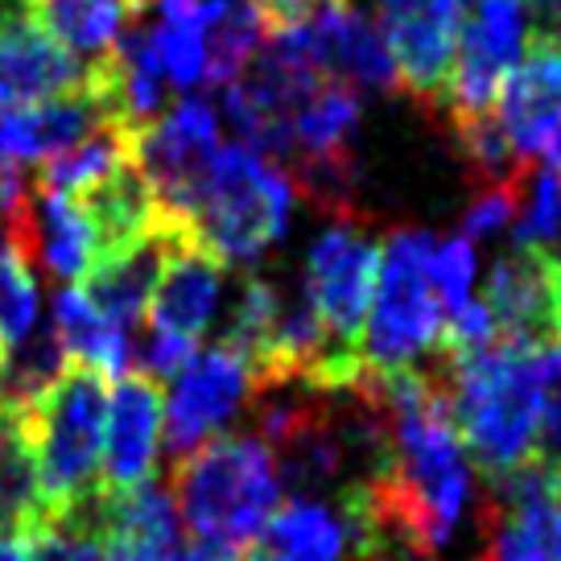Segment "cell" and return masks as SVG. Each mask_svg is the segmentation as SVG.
Here are the masks:
<instances>
[{"instance_id":"d6986e66","label":"cell","mask_w":561,"mask_h":561,"mask_svg":"<svg viewBox=\"0 0 561 561\" xmlns=\"http://www.w3.org/2000/svg\"><path fill=\"white\" fill-rule=\"evenodd\" d=\"M182 545V516L170 488L153 479L128 491L104 488L107 561H178Z\"/></svg>"},{"instance_id":"ffe728a7","label":"cell","mask_w":561,"mask_h":561,"mask_svg":"<svg viewBox=\"0 0 561 561\" xmlns=\"http://www.w3.org/2000/svg\"><path fill=\"white\" fill-rule=\"evenodd\" d=\"M355 533L339 500L294 495L248 541L244 561H347Z\"/></svg>"},{"instance_id":"f1b7e54d","label":"cell","mask_w":561,"mask_h":561,"mask_svg":"<svg viewBox=\"0 0 561 561\" xmlns=\"http://www.w3.org/2000/svg\"><path fill=\"white\" fill-rule=\"evenodd\" d=\"M520 207H516V248H545L553 252L561 240V170L541 165L520 186Z\"/></svg>"},{"instance_id":"30bf717a","label":"cell","mask_w":561,"mask_h":561,"mask_svg":"<svg viewBox=\"0 0 561 561\" xmlns=\"http://www.w3.org/2000/svg\"><path fill=\"white\" fill-rule=\"evenodd\" d=\"M462 9L467 0H380V34L397 62V79L430 112H438L455 67Z\"/></svg>"},{"instance_id":"8fae6325","label":"cell","mask_w":561,"mask_h":561,"mask_svg":"<svg viewBox=\"0 0 561 561\" xmlns=\"http://www.w3.org/2000/svg\"><path fill=\"white\" fill-rule=\"evenodd\" d=\"M495 121L520 161L561 170V42L533 37L495 95Z\"/></svg>"},{"instance_id":"7a4b0ae2","label":"cell","mask_w":561,"mask_h":561,"mask_svg":"<svg viewBox=\"0 0 561 561\" xmlns=\"http://www.w3.org/2000/svg\"><path fill=\"white\" fill-rule=\"evenodd\" d=\"M280 471L256 434H215L170 467L178 516L198 541L244 549L280 508Z\"/></svg>"},{"instance_id":"cb8c5ba5","label":"cell","mask_w":561,"mask_h":561,"mask_svg":"<svg viewBox=\"0 0 561 561\" xmlns=\"http://www.w3.org/2000/svg\"><path fill=\"white\" fill-rule=\"evenodd\" d=\"M30 13L62 50L100 62L116 50L137 9L128 0H30Z\"/></svg>"},{"instance_id":"277c9868","label":"cell","mask_w":561,"mask_h":561,"mask_svg":"<svg viewBox=\"0 0 561 561\" xmlns=\"http://www.w3.org/2000/svg\"><path fill=\"white\" fill-rule=\"evenodd\" d=\"M294 178L244 145H224L194 203V240L224 264H256L294 219Z\"/></svg>"},{"instance_id":"9c48e42d","label":"cell","mask_w":561,"mask_h":561,"mask_svg":"<svg viewBox=\"0 0 561 561\" xmlns=\"http://www.w3.org/2000/svg\"><path fill=\"white\" fill-rule=\"evenodd\" d=\"M248 368L231 347L194 351L191 359L170 376V397H161V421H165V450L170 458H186L203 442L224 434L231 421L244 413L248 401Z\"/></svg>"},{"instance_id":"4316f807","label":"cell","mask_w":561,"mask_h":561,"mask_svg":"<svg viewBox=\"0 0 561 561\" xmlns=\"http://www.w3.org/2000/svg\"><path fill=\"white\" fill-rule=\"evenodd\" d=\"M37 277L0 224V347L9 351L37 327Z\"/></svg>"},{"instance_id":"8992f818","label":"cell","mask_w":561,"mask_h":561,"mask_svg":"<svg viewBox=\"0 0 561 561\" xmlns=\"http://www.w3.org/2000/svg\"><path fill=\"white\" fill-rule=\"evenodd\" d=\"M376 273H380V244L368 236V228H359L355 215H339L310 244L301 289H306L310 310L318 314L322 334L343 355H359L355 347L368 322Z\"/></svg>"},{"instance_id":"5bb4252c","label":"cell","mask_w":561,"mask_h":561,"mask_svg":"<svg viewBox=\"0 0 561 561\" xmlns=\"http://www.w3.org/2000/svg\"><path fill=\"white\" fill-rule=\"evenodd\" d=\"M91 62L54 42L30 0H0V107L37 104L88 83Z\"/></svg>"},{"instance_id":"7402d4cb","label":"cell","mask_w":561,"mask_h":561,"mask_svg":"<svg viewBox=\"0 0 561 561\" xmlns=\"http://www.w3.org/2000/svg\"><path fill=\"white\" fill-rule=\"evenodd\" d=\"M474 516L483 549L471 561H561V491L512 508L479 504Z\"/></svg>"},{"instance_id":"f546056e","label":"cell","mask_w":561,"mask_h":561,"mask_svg":"<svg viewBox=\"0 0 561 561\" xmlns=\"http://www.w3.org/2000/svg\"><path fill=\"white\" fill-rule=\"evenodd\" d=\"M430 285L438 294L442 310L450 314L462 301H471V285H474V244L467 236H450V240H434V252H430Z\"/></svg>"},{"instance_id":"4dcf8cb0","label":"cell","mask_w":561,"mask_h":561,"mask_svg":"<svg viewBox=\"0 0 561 561\" xmlns=\"http://www.w3.org/2000/svg\"><path fill=\"white\" fill-rule=\"evenodd\" d=\"M520 186H479V194L462 210V231L458 236H467L471 244H479V240H495L500 231H508L516 224Z\"/></svg>"},{"instance_id":"4fadbf2b","label":"cell","mask_w":561,"mask_h":561,"mask_svg":"<svg viewBox=\"0 0 561 561\" xmlns=\"http://www.w3.org/2000/svg\"><path fill=\"white\" fill-rule=\"evenodd\" d=\"M294 42L301 46V54L310 58V67L322 75V79H339L355 88L359 95L364 91H392L401 88L397 79V62L388 54V42L380 34V25L351 9L347 0L343 4H327L318 9L310 21H301L289 30Z\"/></svg>"},{"instance_id":"e0dca14e","label":"cell","mask_w":561,"mask_h":561,"mask_svg":"<svg viewBox=\"0 0 561 561\" xmlns=\"http://www.w3.org/2000/svg\"><path fill=\"white\" fill-rule=\"evenodd\" d=\"M161 455V392L158 380L124 371L107 397L104 425V488L128 491L149 483Z\"/></svg>"},{"instance_id":"e575fe53","label":"cell","mask_w":561,"mask_h":561,"mask_svg":"<svg viewBox=\"0 0 561 561\" xmlns=\"http://www.w3.org/2000/svg\"><path fill=\"white\" fill-rule=\"evenodd\" d=\"M128 4H133V9H140V4H145V0H128Z\"/></svg>"},{"instance_id":"ba28073f","label":"cell","mask_w":561,"mask_h":561,"mask_svg":"<svg viewBox=\"0 0 561 561\" xmlns=\"http://www.w3.org/2000/svg\"><path fill=\"white\" fill-rule=\"evenodd\" d=\"M219 116L207 100L186 95L165 116H153L133 133V158L158 194L165 215L191 224L210 165L219 158Z\"/></svg>"},{"instance_id":"44dd1931","label":"cell","mask_w":561,"mask_h":561,"mask_svg":"<svg viewBox=\"0 0 561 561\" xmlns=\"http://www.w3.org/2000/svg\"><path fill=\"white\" fill-rule=\"evenodd\" d=\"M75 203L88 215L91 231H95V244H100V256L140 244V240H149L161 228V203L153 186H149V178L140 174L137 158L121 161L91 191L75 194Z\"/></svg>"},{"instance_id":"484cf974","label":"cell","mask_w":561,"mask_h":561,"mask_svg":"<svg viewBox=\"0 0 561 561\" xmlns=\"http://www.w3.org/2000/svg\"><path fill=\"white\" fill-rule=\"evenodd\" d=\"M25 549L30 561H107L104 488L70 508L50 512L42 525L25 533Z\"/></svg>"},{"instance_id":"1f68e13d","label":"cell","mask_w":561,"mask_h":561,"mask_svg":"<svg viewBox=\"0 0 561 561\" xmlns=\"http://www.w3.org/2000/svg\"><path fill=\"white\" fill-rule=\"evenodd\" d=\"M533 458L545 462L549 471L561 474V401H545L541 425H537V446H533Z\"/></svg>"},{"instance_id":"2e32d148","label":"cell","mask_w":561,"mask_h":561,"mask_svg":"<svg viewBox=\"0 0 561 561\" xmlns=\"http://www.w3.org/2000/svg\"><path fill=\"white\" fill-rule=\"evenodd\" d=\"M224 268L228 264L194 240L191 224L178 219L161 277L153 285V298H149V327L178 334V339L198 347V339L210 331V322L219 314V301H224Z\"/></svg>"},{"instance_id":"52a82bcc","label":"cell","mask_w":561,"mask_h":561,"mask_svg":"<svg viewBox=\"0 0 561 561\" xmlns=\"http://www.w3.org/2000/svg\"><path fill=\"white\" fill-rule=\"evenodd\" d=\"M528 42H533L528 0H467L455 67L438 104L442 116L455 124L491 112L508 70L525 58Z\"/></svg>"},{"instance_id":"836d02e7","label":"cell","mask_w":561,"mask_h":561,"mask_svg":"<svg viewBox=\"0 0 561 561\" xmlns=\"http://www.w3.org/2000/svg\"><path fill=\"white\" fill-rule=\"evenodd\" d=\"M0 561H30L25 537H0Z\"/></svg>"},{"instance_id":"603a6c76","label":"cell","mask_w":561,"mask_h":561,"mask_svg":"<svg viewBox=\"0 0 561 561\" xmlns=\"http://www.w3.org/2000/svg\"><path fill=\"white\" fill-rule=\"evenodd\" d=\"M50 331L58 347L67 351L70 364H88V368L104 371V376H124L133 364V339L128 331L112 327L88 298L83 289L62 285L50 310Z\"/></svg>"},{"instance_id":"d4e9b609","label":"cell","mask_w":561,"mask_h":561,"mask_svg":"<svg viewBox=\"0 0 561 561\" xmlns=\"http://www.w3.org/2000/svg\"><path fill=\"white\" fill-rule=\"evenodd\" d=\"M50 516L30 438L13 409H0V537H25Z\"/></svg>"},{"instance_id":"83f0119b","label":"cell","mask_w":561,"mask_h":561,"mask_svg":"<svg viewBox=\"0 0 561 561\" xmlns=\"http://www.w3.org/2000/svg\"><path fill=\"white\" fill-rule=\"evenodd\" d=\"M149 34V46L158 54L161 70L174 91L207 88V30L198 25H182V21L161 18Z\"/></svg>"},{"instance_id":"6da1fadb","label":"cell","mask_w":561,"mask_h":561,"mask_svg":"<svg viewBox=\"0 0 561 561\" xmlns=\"http://www.w3.org/2000/svg\"><path fill=\"white\" fill-rule=\"evenodd\" d=\"M434 368L446 388L450 421L479 471L500 474L533 458L537 425L549 401L541 347L495 339L467 355L434 351Z\"/></svg>"},{"instance_id":"d6a6232c","label":"cell","mask_w":561,"mask_h":561,"mask_svg":"<svg viewBox=\"0 0 561 561\" xmlns=\"http://www.w3.org/2000/svg\"><path fill=\"white\" fill-rule=\"evenodd\" d=\"M178 561H244V553H240V549H231V545L198 541V537H194L191 545H182Z\"/></svg>"},{"instance_id":"5b68a950","label":"cell","mask_w":561,"mask_h":561,"mask_svg":"<svg viewBox=\"0 0 561 561\" xmlns=\"http://www.w3.org/2000/svg\"><path fill=\"white\" fill-rule=\"evenodd\" d=\"M430 252L434 236L421 228H392L380 244V273L368 306V322L359 331V364L371 371L421 368L442 343L438 294L430 285Z\"/></svg>"},{"instance_id":"7c38bea8","label":"cell","mask_w":561,"mask_h":561,"mask_svg":"<svg viewBox=\"0 0 561 561\" xmlns=\"http://www.w3.org/2000/svg\"><path fill=\"white\" fill-rule=\"evenodd\" d=\"M0 224L21 256L30 261V268H42L58 285L88 277V268L100 261V244H95V231H91L83 207L67 194L37 186V182L21 186L13 207L0 215Z\"/></svg>"},{"instance_id":"ac0fdd59","label":"cell","mask_w":561,"mask_h":561,"mask_svg":"<svg viewBox=\"0 0 561 561\" xmlns=\"http://www.w3.org/2000/svg\"><path fill=\"white\" fill-rule=\"evenodd\" d=\"M178 219L161 210V228L140 240L133 248H121V252H107L88 268L83 277V298L100 310V314L121 327V331H133L140 327V318L149 314V298H153V285L161 277V264H165V252H170V236H174Z\"/></svg>"},{"instance_id":"d590c367","label":"cell","mask_w":561,"mask_h":561,"mask_svg":"<svg viewBox=\"0 0 561 561\" xmlns=\"http://www.w3.org/2000/svg\"><path fill=\"white\" fill-rule=\"evenodd\" d=\"M0 359H4V347H0Z\"/></svg>"},{"instance_id":"3957f363","label":"cell","mask_w":561,"mask_h":561,"mask_svg":"<svg viewBox=\"0 0 561 561\" xmlns=\"http://www.w3.org/2000/svg\"><path fill=\"white\" fill-rule=\"evenodd\" d=\"M30 438L46 508L62 512L104 488L107 376L67 364L30 409H13Z\"/></svg>"},{"instance_id":"9a60e30c","label":"cell","mask_w":561,"mask_h":561,"mask_svg":"<svg viewBox=\"0 0 561 561\" xmlns=\"http://www.w3.org/2000/svg\"><path fill=\"white\" fill-rule=\"evenodd\" d=\"M553 264L558 256L545 248H512L491 264L483 306H488L500 339L525 343V347H549L561 334Z\"/></svg>"}]
</instances>
